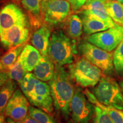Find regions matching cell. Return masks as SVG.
<instances>
[{
  "instance_id": "obj_39",
  "label": "cell",
  "mask_w": 123,
  "mask_h": 123,
  "mask_svg": "<svg viewBox=\"0 0 123 123\" xmlns=\"http://www.w3.org/2000/svg\"><path fill=\"white\" fill-rule=\"evenodd\" d=\"M18 1H22V0H18Z\"/></svg>"
},
{
  "instance_id": "obj_19",
  "label": "cell",
  "mask_w": 123,
  "mask_h": 123,
  "mask_svg": "<svg viewBox=\"0 0 123 123\" xmlns=\"http://www.w3.org/2000/svg\"><path fill=\"white\" fill-rule=\"evenodd\" d=\"M21 2L30 15L32 24L34 26H38L43 19L39 0H22Z\"/></svg>"
},
{
  "instance_id": "obj_16",
  "label": "cell",
  "mask_w": 123,
  "mask_h": 123,
  "mask_svg": "<svg viewBox=\"0 0 123 123\" xmlns=\"http://www.w3.org/2000/svg\"><path fill=\"white\" fill-rule=\"evenodd\" d=\"M54 63L47 56H42V59L34 69L33 74L41 81H49L53 79L55 73Z\"/></svg>"
},
{
  "instance_id": "obj_36",
  "label": "cell",
  "mask_w": 123,
  "mask_h": 123,
  "mask_svg": "<svg viewBox=\"0 0 123 123\" xmlns=\"http://www.w3.org/2000/svg\"><path fill=\"white\" fill-rule=\"evenodd\" d=\"M0 58H1V57H0ZM0 70H5L4 67H3V66L1 63V62H0Z\"/></svg>"
},
{
  "instance_id": "obj_15",
  "label": "cell",
  "mask_w": 123,
  "mask_h": 123,
  "mask_svg": "<svg viewBox=\"0 0 123 123\" xmlns=\"http://www.w3.org/2000/svg\"><path fill=\"white\" fill-rule=\"evenodd\" d=\"M42 55L37 49L30 44H25L19 56L24 68L27 73L33 71L42 59Z\"/></svg>"
},
{
  "instance_id": "obj_17",
  "label": "cell",
  "mask_w": 123,
  "mask_h": 123,
  "mask_svg": "<svg viewBox=\"0 0 123 123\" xmlns=\"http://www.w3.org/2000/svg\"><path fill=\"white\" fill-rule=\"evenodd\" d=\"M83 31L86 34L90 35L93 34L107 30L113 26L110 24L87 14L81 12Z\"/></svg>"
},
{
  "instance_id": "obj_25",
  "label": "cell",
  "mask_w": 123,
  "mask_h": 123,
  "mask_svg": "<svg viewBox=\"0 0 123 123\" xmlns=\"http://www.w3.org/2000/svg\"><path fill=\"white\" fill-rule=\"evenodd\" d=\"M9 79L13 80L18 84H21L25 75L27 73L24 68L19 58L13 65H12L7 70Z\"/></svg>"
},
{
  "instance_id": "obj_33",
  "label": "cell",
  "mask_w": 123,
  "mask_h": 123,
  "mask_svg": "<svg viewBox=\"0 0 123 123\" xmlns=\"http://www.w3.org/2000/svg\"><path fill=\"white\" fill-rule=\"evenodd\" d=\"M5 122V116L4 114H0V123H4Z\"/></svg>"
},
{
  "instance_id": "obj_32",
  "label": "cell",
  "mask_w": 123,
  "mask_h": 123,
  "mask_svg": "<svg viewBox=\"0 0 123 123\" xmlns=\"http://www.w3.org/2000/svg\"><path fill=\"white\" fill-rule=\"evenodd\" d=\"M70 3V4L71 5L72 8L74 10H75V6H76V4H75V0H67Z\"/></svg>"
},
{
  "instance_id": "obj_8",
  "label": "cell",
  "mask_w": 123,
  "mask_h": 123,
  "mask_svg": "<svg viewBox=\"0 0 123 123\" xmlns=\"http://www.w3.org/2000/svg\"><path fill=\"white\" fill-rule=\"evenodd\" d=\"M70 111L75 123H89L95 113V105L88 100L85 93L77 90L71 102Z\"/></svg>"
},
{
  "instance_id": "obj_9",
  "label": "cell",
  "mask_w": 123,
  "mask_h": 123,
  "mask_svg": "<svg viewBox=\"0 0 123 123\" xmlns=\"http://www.w3.org/2000/svg\"><path fill=\"white\" fill-rule=\"evenodd\" d=\"M29 107L27 98L17 88L7 103L5 114L15 122L21 123L28 115Z\"/></svg>"
},
{
  "instance_id": "obj_3",
  "label": "cell",
  "mask_w": 123,
  "mask_h": 123,
  "mask_svg": "<svg viewBox=\"0 0 123 123\" xmlns=\"http://www.w3.org/2000/svg\"><path fill=\"white\" fill-rule=\"evenodd\" d=\"M68 68L72 79L83 87H94L102 77V71L84 57L70 64Z\"/></svg>"
},
{
  "instance_id": "obj_34",
  "label": "cell",
  "mask_w": 123,
  "mask_h": 123,
  "mask_svg": "<svg viewBox=\"0 0 123 123\" xmlns=\"http://www.w3.org/2000/svg\"><path fill=\"white\" fill-rule=\"evenodd\" d=\"M6 121L8 123H18L15 122V121H14V120H13L11 119H10V118H9V117L7 119Z\"/></svg>"
},
{
  "instance_id": "obj_29",
  "label": "cell",
  "mask_w": 123,
  "mask_h": 123,
  "mask_svg": "<svg viewBox=\"0 0 123 123\" xmlns=\"http://www.w3.org/2000/svg\"><path fill=\"white\" fill-rule=\"evenodd\" d=\"M9 79L7 70H0V88Z\"/></svg>"
},
{
  "instance_id": "obj_31",
  "label": "cell",
  "mask_w": 123,
  "mask_h": 123,
  "mask_svg": "<svg viewBox=\"0 0 123 123\" xmlns=\"http://www.w3.org/2000/svg\"><path fill=\"white\" fill-rule=\"evenodd\" d=\"M21 123H38L37 121H35L34 119H33V118L31 117L28 114V115H27V116L25 117V119Z\"/></svg>"
},
{
  "instance_id": "obj_40",
  "label": "cell",
  "mask_w": 123,
  "mask_h": 123,
  "mask_svg": "<svg viewBox=\"0 0 123 123\" xmlns=\"http://www.w3.org/2000/svg\"><path fill=\"white\" fill-rule=\"evenodd\" d=\"M0 54H1V53H0Z\"/></svg>"
},
{
  "instance_id": "obj_41",
  "label": "cell",
  "mask_w": 123,
  "mask_h": 123,
  "mask_svg": "<svg viewBox=\"0 0 123 123\" xmlns=\"http://www.w3.org/2000/svg\"><path fill=\"white\" fill-rule=\"evenodd\" d=\"M0 1H1V0H0Z\"/></svg>"
},
{
  "instance_id": "obj_24",
  "label": "cell",
  "mask_w": 123,
  "mask_h": 123,
  "mask_svg": "<svg viewBox=\"0 0 123 123\" xmlns=\"http://www.w3.org/2000/svg\"><path fill=\"white\" fill-rule=\"evenodd\" d=\"M40 80H38L33 73H27L19 84L21 91L28 99L34 89L36 84Z\"/></svg>"
},
{
  "instance_id": "obj_2",
  "label": "cell",
  "mask_w": 123,
  "mask_h": 123,
  "mask_svg": "<svg viewBox=\"0 0 123 123\" xmlns=\"http://www.w3.org/2000/svg\"><path fill=\"white\" fill-rule=\"evenodd\" d=\"M76 53L75 43L62 30H56L51 35L47 55L56 66L70 64Z\"/></svg>"
},
{
  "instance_id": "obj_1",
  "label": "cell",
  "mask_w": 123,
  "mask_h": 123,
  "mask_svg": "<svg viewBox=\"0 0 123 123\" xmlns=\"http://www.w3.org/2000/svg\"><path fill=\"white\" fill-rule=\"evenodd\" d=\"M54 105L66 117L70 113V105L75 89L70 73L62 66H55L53 79L49 81Z\"/></svg>"
},
{
  "instance_id": "obj_5",
  "label": "cell",
  "mask_w": 123,
  "mask_h": 123,
  "mask_svg": "<svg viewBox=\"0 0 123 123\" xmlns=\"http://www.w3.org/2000/svg\"><path fill=\"white\" fill-rule=\"evenodd\" d=\"M78 49L83 57L97 66L107 75H112L114 73L113 56L111 52L107 51L87 42L81 43Z\"/></svg>"
},
{
  "instance_id": "obj_28",
  "label": "cell",
  "mask_w": 123,
  "mask_h": 123,
  "mask_svg": "<svg viewBox=\"0 0 123 123\" xmlns=\"http://www.w3.org/2000/svg\"><path fill=\"white\" fill-rule=\"evenodd\" d=\"M95 123H114L109 115L100 108L95 106Z\"/></svg>"
},
{
  "instance_id": "obj_35",
  "label": "cell",
  "mask_w": 123,
  "mask_h": 123,
  "mask_svg": "<svg viewBox=\"0 0 123 123\" xmlns=\"http://www.w3.org/2000/svg\"><path fill=\"white\" fill-rule=\"evenodd\" d=\"M120 87L121 91H122L123 94V80L120 81Z\"/></svg>"
},
{
  "instance_id": "obj_4",
  "label": "cell",
  "mask_w": 123,
  "mask_h": 123,
  "mask_svg": "<svg viewBox=\"0 0 123 123\" xmlns=\"http://www.w3.org/2000/svg\"><path fill=\"white\" fill-rule=\"evenodd\" d=\"M92 92L100 103L104 105L123 110V95L116 81L108 77H101L93 87Z\"/></svg>"
},
{
  "instance_id": "obj_10",
  "label": "cell",
  "mask_w": 123,
  "mask_h": 123,
  "mask_svg": "<svg viewBox=\"0 0 123 123\" xmlns=\"http://www.w3.org/2000/svg\"><path fill=\"white\" fill-rule=\"evenodd\" d=\"M14 25L28 26V21L19 6L14 4H8L0 10V34Z\"/></svg>"
},
{
  "instance_id": "obj_26",
  "label": "cell",
  "mask_w": 123,
  "mask_h": 123,
  "mask_svg": "<svg viewBox=\"0 0 123 123\" xmlns=\"http://www.w3.org/2000/svg\"><path fill=\"white\" fill-rule=\"evenodd\" d=\"M28 114L38 123H56L48 113L37 107L30 106Z\"/></svg>"
},
{
  "instance_id": "obj_14",
  "label": "cell",
  "mask_w": 123,
  "mask_h": 123,
  "mask_svg": "<svg viewBox=\"0 0 123 123\" xmlns=\"http://www.w3.org/2000/svg\"><path fill=\"white\" fill-rule=\"evenodd\" d=\"M50 37L51 29L47 25H43L40 26L32 35L31 43L42 56L47 55Z\"/></svg>"
},
{
  "instance_id": "obj_6",
  "label": "cell",
  "mask_w": 123,
  "mask_h": 123,
  "mask_svg": "<svg viewBox=\"0 0 123 123\" xmlns=\"http://www.w3.org/2000/svg\"><path fill=\"white\" fill-rule=\"evenodd\" d=\"M41 6L43 19L50 26L64 22L71 13V4L67 0H42Z\"/></svg>"
},
{
  "instance_id": "obj_21",
  "label": "cell",
  "mask_w": 123,
  "mask_h": 123,
  "mask_svg": "<svg viewBox=\"0 0 123 123\" xmlns=\"http://www.w3.org/2000/svg\"><path fill=\"white\" fill-rule=\"evenodd\" d=\"M17 86L16 81L9 79L0 88V114L5 113L7 103L17 89Z\"/></svg>"
},
{
  "instance_id": "obj_12",
  "label": "cell",
  "mask_w": 123,
  "mask_h": 123,
  "mask_svg": "<svg viewBox=\"0 0 123 123\" xmlns=\"http://www.w3.org/2000/svg\"><path fill=\"white\" fill-rule=\"evenodd\" d=\"M29 37L28 26L14 25L0 34V41L3 47L9 50L25 43Z\"/></svg>"
},
{
  "instance_id": "obj_22",
  "label": "cell",
  "mask_w": 123,
  "mask_h": 123,
  "mask_svg": "<svg viewBox=\"0 0 123 123\" xmlns=\"http://www.w3.org/2000/svg\"><path fill=\"white\" fill-rule=\"evenodd\" d=\"M105 7L108 14L113 22L123 26V4L115 0H108Z\"/></svg>"
},
{
  "instance_id": "obj_27",
  "label": "cell",
  "mask_w": 123,
  "mask_h": 123,
  "mask_svg": "<svg viewBox=\"0 0 123 123\" xmlns=\"http://www.w3.org/2000/svg\"><path fill=\"white\" fill-rule=\"evenodd\" d=\"M113 65L115 71L119 75H123V38L115 49L113 54Z\"/></svg>"
},
{
  "instance_id": "obj_37",
  "label": "cell",
  "mask_w": 123,
  "mask_h": 123,
  "mask_svg": "<svg viewBox=\"0 0 123 123\" xmlns=\"http://www.w3.org/2000/svg\"><path fill=\"white\" fill-rule=\"evenodd\" d=\"M115 1H118V2L121 3V4H123V0H115Z\"/></svg>"
},
{
  "instance_id": "obj_18",
  "label": "cell",
  "mask_w": 123,
  "mask_h": 123,
  "mask_svg": "<svg viewBox=\"0 0 123 123\" xmlns=\"http://www.w3.org/2000/svg\"><path fill=\"white\" fill-rule=\"evenodd\" d=\"M84 93L91 103H92L94 105L100 108L107 112L114 123H123V110H119L115 107L101 104L97 100L92 92H91L87 89L86 90Z\"/></svg>"
},
{
  "instance_id": "obj_23",
  "label": "cell",
  "mask_w": 123,
  "mask_h": 123,
  "mask_svg": "<svg viewBox=\"0 0 123 123\" xmlns=\"http://www.w3.org/2000/svg\"><path fill=\"white\" fill-rule=\"evenodd\" d=\"M25 44L24 43L9 49L6 53L1 56L0 62L5 70H8V69L16 62Z\"/></svg>"
},
{
  "instance_id": "obj_13",
  "label": "cell",
  "mask_w": 123,
  "mask_h": 123,
  "mask_svg": "<svg viewBox=\"0 0 123 123\" xmlns=\"http://www.w3.org/2000/svg\"><path fill=\"white\" fill-rule=\"evenodd\" d=\"M108 0H87L81 12L87 14L110 24L114 27L117 24L113 22L108 14L105 7V3Z\"/></svg>"
},
{
  "instance_id": "obj_38",
  "label": "cell",
  "mask_w": 123,
  "mask_h": 123,
  "mask_svg": "<svg viewBox=\"0 0 123 123\" xmlns=\"http://www.w3.org/2000/svg\"><path fill=\"white\" fill-rule=\"evenodd\" d=\"M4 123H7V121H5V122H4Z\"/></svg>"
},
{
  "instance_id": "obj_20",
  "label": "cell",
  "mask_w": 123,
  "mask_h": 123,
  "mask_svg": "<svg viewBox=\"0 0 123 123\" xmlns=\"http://www.w3.org/2000/svg\"><path fill=\"white\" fill-rule=\"evenodd\" d=\"M65 28L70 37L78 39L80 37L83 30L82 19L77 14L70 15L66 21Z\"/></svg>"
},
{
  "instance_id": "obj_30",
  "label": "cell",
  "mask_w": 123,
  "mask_h": 123,
  "mask_svg": "<svg viewBox=\"0 0 123 123\" xmlns=\"http://www.w3.org/2000/svg\"><path fill=\"white\" fill-rule=\"evenodd\" d=\"M87 0H75V10H79L84 6Z\"/></svg>"
},
{
  "instance_id": "obj_7",
  "label": "cell",
  "mask_w": 123,
  "mask_h": 123,
  "mask_svg": "<svg viewBox=\"0 0 123 123\" xmlns=\"http://www.w3.org/2000/svg\"><path fill=\"white\" fill-rule=\"evenodd\" d=\"M123 38V26L117 24L107 30L90 35L87 42L101 49L111 52L116 48Z\"/></svg>"
},
{
  "instance_id": "obj_11",
  "label": "cell",
  "mask_w": 123,
  "mask_h": 123,
  "mask_svg": "<svg viewBox=\"0 0 123 123\" xmlns=\"http://www.w3.org/2000/svg\"><path fill=\"white\" fill-rule=\"evenodd\" d=\"M32 105L45 111L49 114L53 113L54 101L49 84L39 81L28 98Z\"/></svg>"
}]
</instances>
